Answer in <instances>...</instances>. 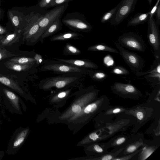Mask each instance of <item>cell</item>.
<instances>
[{
  "mask_svg": "<svg viewBox=\"0 0 160 160\" xmlns=\"http://www.w3.org/2000/svg\"><path fill=\"white\" fill-rule=\"evenodd\" d=\"M160 136H154L153 139H144L143 146L138 154L137 160H145L149 157L159 147Z\"/></svg>",
  "mask_w": 160,
  "mask_h": 160,
  "instance_id": "17",
  "label": "cell"
},
{
  "mask_svg": "<svg viewBox=\"0 0 160 160\" xmlns=\"http://www.w3.org/2000/svg\"><path fill=\"white\" fill-rule=\"evenodd\" d=\"M115 118L112 122L102 127L108 132L110 138L119 132L125 131L128 127L134 125L135 122L133 117L124 113Z\"/></svg>",
  "mask_w": 160,
  "mask_h": 160,
  "instance_id": "8",
  "label": "cell"
},
{
  "mask_svg": "<svg viewBox=\"0 0 160 160\" xmlns=\"http://www.w3.org/2000/svg\"><path fill=\"white\" fill-rule=\"evenodd\" d=\"M110 87L113 93L123 98L137 100L142 95L139 90L130 83L116 82Z\"/></svg>",
  "mask_w": 160,
  "mask_h": 160,
  "instance_id": "11",
  "label": "cell"
},
{
  "mask_svg": "<svg viewBox=\"0 0 160 160\" xmlns=\"http://www.w3.org/2000/svg\"><path fill=\"white\" fill-rule=\"evenodd\" d=\"M88 75L92 79L98 81H102L104 80L108 76L105 72L101 70H89Z\"/></svg>",
  "mask_w": 160,
  "mask_h": 160,
  "instance_id": "34",
  "label": "cell"
},
{
  "mask_svg": "<svg viewBox=\"0 0 160 160\" xmlns=\"http://www.w3.org/2000/svg\"><path fill=\"white\" fill-rule=\"evenodd\" d=\"M142 133L136 134L134 137L124 147L116 157L132 153L143 146L144 139Z\"/></svg>",
  "mask_w": 160,
  "mask_h": 160,
  "instance_id": "18",
  "label": "cell"
},
{
  "mask_svg": "<svg viewBox=\"0 0 160 160\" xmlns=\"http://www.w3.org/2000/svg\"><path fill=\"white\" fill-rule=\"evenodd\" d=\"M148 1L150 7L151 6V3L152 2V0H147Z\"/></svg>",
  "mask_w": 160,
  "mask_h": 160,
  "instance_id": "50",
  "label": "cell"
},
{
  "mask_svg": "<svg viewBox=\"0 0 160 160\" xmlns=\"http://www.w3.org/2000/svg\"><path fill=\"white\" fill-rule=\"evenodd\" d=\"M82 76L74 74H65L48 77L42 80L39 87L45 91H55L74 87L79 82Z\"/></svg>",
  "mask_w": 160,
  "mask_h": 160,
  "instance_id": "4",
  "label": "cell"
},
{
  "mask_svg": "<svg viewBox=\"0 0 160 160\" xmlns=\"http://www.w3.org/2000/svg\"><path fill=\"white\" fill-rule=\"evenodd\" d=\"M104 62L105 65L109 67L112 65L114 62V61L110 56L108 55L105 57L104 59Z\"/></svg>",
  "mask_w": 160,
  "mask_h": 160,
  "instance_id": "47",
  "label": "cell"
},
{
  "mask_svg": "<svg viewBox=\"0 0 160 160\" xmlns=\"http://www.w3.org/2000/svg\"><path fill=\"white\" fill-rule=\"evenodd\" d=\"M62 22L74 32H89L92 29V25L84 15L78 12L67 13L62 19Z\"/></svg>",
  "mask_w": 160,
  "mask_h": 160,
  "instance_id": "7",
  "label": "cell"
},
{
  "mask_svg": "<svg viewBox=\"0 0 160 160\" xmlns=\"http://www.w3.org/2000/svg\"><path fill=\"white\" fill-rule=\"evenodd\" d=\"M63 54L66 56L78 55L81 53V51L72 44L67 43L63 48Z\"/></svg>",
  "mask_w": 160,
  "mask_h": 160,
  "instance_id": "35",
  "label": "cell"
},
{
  "mask_svg": "<svg viewBox=\"0 0 160 160\" xmlns=\"http://www.w3.org/2000/svg\"><path fill=\"white\" fill-rule=\"evenodd\" d=\"M156 16V22L157 24L159 26L160 24V4L158 5V8L155 13Z\"/></svg>",
  "mask_w": 160,
  "mask_h": 160,
  "instance_id": "48",
  "label": "cell"
},
{
  "mask_svg": "<svg viewBox=\"0 0 160 160\" xmlns=\"http://www.w3.org/2000/svg\"><path fill=\"white\" fill-rule=\"evenodd\" d=\"M63 23L61 21V18H59L54 21L47 29L41 36L39 40L41 43L44 42V39L57 33L61 30Z\"/></svg>",
  "mask_w": 160,
  "mask_h": 160,
  "instance_id": "24",
  "label": "cell"
},
{
  "mask_svg": "<svg viewBox=\"0 0 160 160\" xmlns=\"http://www.w3.org/2000/svg\"><path fill=\"white\" fill-rule=\"evenodd\" d=\"M55 60L86 69H96L98 67L91 61L85 59H62L52 58Z\"/></svg>",
  "mask_w": 160,
  "mask_h": 160,
  "instance_id": "21",
  "label": "cell"
},
{
  "mask_svg": "<svg viewBox=\"0 0 160 160\" xmlns=\"http://www.w3.org/2000/svg\"><path fill=\"white\" fill-rule=\"evenodd\" d=\"M4 92L8 98L14 106L18 110L19 109V98L14 93L7 89H4Z\"/></svg>",
  "mask_w": 160,
  "mask_h": 160,
  "instance_id": "37",
  "label": "cell"
},
{
  "mask_svg": "<svg viewBox=\"0 0 160 160\" xmlns=\"http://www.w3.org/2000/svg\"><path fill=\"white\" fill-rule=\"evenodd\" d=\"M12 20L15 26H17L18 25L19 23V22L18 18L17 16H14L12 18Z\"/></svg>",
  "mask_w": 160,
  "mask_h": 160,
  "instance_id": "49",
  "label": "cell"
},
{
  "mask_svg": "<svg viewBox=\"0 0 160 160\" xmlns=\"http://www.w3.org/2000/svg\"><path fill=\"white\" fill-rule=\"evenodd\" d=\"M126 109L123 106L109 105L93 118L95 128H100L107 123H111L113 121L112 119L114 118L123 113Z\"/></svg>",
  "mask_w": 160,
  "mask_h": 160,
  "instance_id": "9",
  "label": "cell"
},
{
  "mask_svg": "<svg viewBox=\"0 0 160 160\" xmlns=\"http://www.w3.org/2000/svg\"><path fill=\"white\" fill-rule=\"evenodd\" d=\"M123 149V148H121L114 152L111 151L108 153L97 157H91L87 156L77 158L74 159L85 160H113V158L117 157Z\"/></svg>",
  "mask_w": 160,
  "mask_h": 160,
  "instance_id": "26",
  "label": "cell"
},
{
  "mask_svg": "<svg viewBox=\"0 0 160 160\" xmlns=\"http://www.w3.org/2000/svg\"><path fill=\"white\" fill-rule=\"evenodd\" d=\"M68 3L54 7L44 14L39 22V28L38 32L29 41L32 44L39 42L41 36L48 27L57 19L61 18L68 6Z\"/></svg>",
  "mask_w": 160,
  "mask_h": 160,
  "instance_id": "6",
  "label": "cell"
},
{
  "mask_svg": "<svg viewBox=\"0 0 160 160\" xmlns=\"http://www.w3.org/2000/svg\"><path fill=\"white\" fill-rule=\"evenodd\" d=\"M18 37L16 34H11L3 37L1 40V44L2 45L9 46L17 42Z\"/></svg>",
  "mask_w": 160,
  "mask_h": 160,
  "instance_id": "36",
  "label": "cell"
},
{
  "mask_svg": "<svg viewBox=\"0 0 160 160\" xmlns=\"http://www.w3.org/2000/svg\"><path fill=\"white\" fill-rule=\"evenodd\" d=\"M119 6L118 3L115 7L105 13L101 19V22L102 23H105L111 19Z\"/></svg>",
  "mask_w": 160,
  "mask_h": 160,
  "instance_id": "39",
  "label": "cell"
},
{
  "mask_svg": "<svg viewBox=\"0 0 160 160\" xmlns=\"http://www.w3.org/2000/svg\"><path fill=\"white\" fill-rule=\"evenodd\" d=\"M146 103L156 110L160 111V83L156 85Z\"/></svg>",
  "mask_w": 160,
  "mask_h": 160,
  "instance_id": "25",
  "label": "cell"
},
{
  "mask_svg": "<svg viewBox=\"0 0 160 160\" xmlns=\"http://www.w3.org/2000/svg\"><path fill=\"white\" fill-rule=\"evenodd\" d=\"M15 55L5 49H0V60Z\"/></svg>",
  "mask_w": 160,
  "mask_h": 160,
  "instance_id": "45",
  "label": "cell"
},
{
  "mask_svg": "<svg viewBox=\"0 0 160 160\" xmlns=\"http://www.w3.org/2000/svg\"><path fill=\"white\" fill-rule=\"evenodd\" d=\"M0 82L20 94L23 93L22 90L18 84L10 78L0 75Z\"/></svg>",
  "mask_w": 160,
  "mask_h": 160,
  "instance_id": "28",
  "label": "cell"
},
{
  "mask_svg": "<svg viewBox=\"0 0 160 160\" xmlns=\"http://www.w3.org/2000/svg\"><path fill=\"white\" fill-rule=\"evenodd\" d=\"M160 0H157L154 6L150 10L149 13V18H151L155 14L158 4L159 3Z\"/></svg>",
  "mask_w": 160,
  "mask_h": 160,
  "instance_id": "46",
  "label": "cell"
},
{
  "mask_svg": "<svg viewBox=\"0 0 160 160\" xmlns=\"http://www.w3.org/2000/svg\"><path fill=\"white\" fill-rule=\"evenodd\" d=\"M114 44L119 51V54L125 62L134 72L142 70L144 66V61L142 58L137 53L124 49L116 42Z\"/></svg>",
  "mask_w": 160,
  "mask_h": 160,
  "instance_id": "12",
  "label": "cell"
},
{
  "mask_svg": "<svg viewBox=\"0 0 160 160\" xmlns=\"http://www.w3.org/2000/svg\"><path fill=\"white\" fill-rule=\"evenodd\" d=\"M154 122L146 131L148 134H152L154 136L160 135V116L154 119Z\"/></svg>",
  "mask_w": 160,
  "mask_h": 160,
  "instance_id": "32",
  "label": "cell"
},
{
  "mask_svg": "<svg viewBox=\"0 0 160 160\" xmlns=\"http://www.w3.org/2000/svg\"><path fill=\"white\" fill-rule=\"evenodd\" d=\"M5 65L9 69L19 72L27 70L34 66L31 65L22 64L9 61L5 63Z\"/></svg>",
  "mask_w": 160,
  "mask_h": 160,
  "instance_id": "31",
  "label": "cell"
},
{
  "mask_svg": "<svg viewBox=\"0 0 160 160\" xmlns=\"http://www.w3.org/2000/svg\"><path fill=\"white\" fill-rule=\"evenodd\" d=\"M84 151L87 156L97 157L109 152L106 142H95L86 145Z\"/></svg>",
  "mask_w": 160,
  "mask_h": 160,
  "instance_id": "20",
  "label": "cell"
},
{
  "mask_svg": "<svg viewBox=\"0 0 160 160\" xmlns=\"http://www.w3.org/2000/svg\"><path fill=\"white\" fill-rule=\"evenodd\" d=\"M44 14L37 13L35 15L33 21L25 34L24 39L29 41L38 32L39 28V22Z\"/></svg>",
  "mask_w": 160,
  "mask_h": 160,
  "instance_id": "22",
  "label": "cell"
},
{
  "mask_svg": "<svg viewBox=\"0 0 160 160\" xmlns=\"http://www.w3.org/2000/svg\"><path fill=\"white\" fill-rule=\"evenodd\" d=\"M99 90L91 86L80 89L72 94L75 96L69 106L58 117V119L65 122L72 116L80 112L86 105L98 98Z\"/></svg>",
  "mask_w": 160,
  "mask_h": 160,
  "instance_id": "2",
  "label": "cell"
},
{
  "mask_svg": "<svg viewBox=\"0 0 160 160\" xmlns=\"http://www.w3.org/2000/svg\"><path fill=\"white\" fill-rule=\"evenodd\" d=\"M118 43L122 47L131 50L144 52L146 50L145 43L141 37L133 32L124 33L119 37Z\"/></svg>",
  "mask_w": 160,
  "mask_h": 160,
  "instance_id": "10",
  "label": "cell"
},
{
  "mask_svg": "<svg viewBox=\"0 0 160 160\" xmlns=\"http://www.w3.org/2000/svg\"><path fill=\"white\" fill-rule=\"evenodd\" d=\"M142 149V148L132 153L121 157H116L113 160H137L138 156Z\"/></svg>",
  "mask_w": 160,
  "mask_h": 160,
  "instance_id": "40",
  "label": "cell"
},
{
  "mask_svg": "<svg viewBox=\"0 0 160 160\" xmlns=\"http://www.w3.org/2000/svg\"><path fill=\"white\" fill-rule=\"evenodd\" d=\"M134 133H123L116 136L106 142L108 149L113 148L111 151L114 152L124 147L134 137Z\"/></svg>",
  "mask_w": 160,
  "mask_h": 160,
  "instance_id": "16",
  "label": "cell"
},
{
  "mask_svg": "<svg viewBox=\"0 0 160 160\" xmlns=\"http://www.w3.org/2000/svg\"><path fill=\"white\" fill-rule=\"evenodd\" d=\"M124 114L131 115L135 119L131 132L135 133L147 122L160 116L158 111L146 102L126 108Z\"/></svg>",
  "mask_w": 160,
  "mask_h": 160,
  "instance_id": "3",
  "label": "cell"
},
{
  "mask_svg": "<svg viewBox=\"0 0 160 160\" xmlns=\"http://www.w3.org/2000/svg\"><path fill=\"white\" fill-rule=\"evenodd\" d=\"M89 51H105L112 53H119L116 49L104 43L97 44L89 47L87 49Z\"/></svg>",
  "mask_w": 160,
  "mask_h": 160,
  "instance_id": "29",
  "label": "cell"
},
{
  "mask_svg": "<svg viewBox=\"0 0 160 160\" xmlns=\"http://www.w3.org/2000/svg\"><path fill=\"white\" fill-rule=\"evenodd\" d=\"M29 128H27L22 131L18 135L13 142V146L17 148L22 144L28 135Z\"/></svg>",
  "mask_w": 160,
  "mask_h": 160,
  "instance_id": "38",
  "label": "cell"
},
{
  "mask_svg": "<svg viewBox=\"0 0 160 160\" xmlns=\"http://www.w3.org/2000/svg\"><path fill=\"white\" fill-rule=\"evenodd\" d=\"M83 37V35L76 32L69 31L54 35L49 39L52 42L63 41L79 39Z\"/></svg>",
  "mask_w": 160,
  "mask_h": 160,
  "instance_id": "23",
  "label": "cell"
},
{
  "mask_svg": "<svg viewBox=\"0 0 160 160\" xmlns=\"http://www.w3.org/2000/svg\"><path fill=\"white\" fill-rule=\"evenodd\" d=\"M149 18V12L145 13H138L129 20L128 26H135L143 23L147 21Z\"/></svg>",
  "mask_w": 160,
  "mask_h": 160,
  "instance_id": "27",
  "label": "cell"
},
{
  "mask_svg": "<svg viewBox=\"0 0 160 160\" xmlns=\"http://www.w3.org/2000/svg\"><path fill=\"white\" fill-rule=\"evenodd\" d=\"M3 37V36H0V40H1Z\"/></svg>",
  "mask_w": 160,
  "mask_h": 160,
  "instance_id": "51",
  "label": "cell"
},
{
  "mask_svg": "<svg viewBox=\"0 0 160 160\" xmlns=\"http://www.w3.org/2000/svg\"><path fill=\"white\" fill-rule=\"evenodd\" d=\"M110 103L108 98L102 95L86 105L80 112L73 115L65 122L71 129L77 131L104 110Z\"/></svg>",
  "mask_w": 160,
  "mask_h": 160,
  "instance_id": "1",
  "label": "cell"
},
{
  "mask_svg": "<svg viewBox=\"0 0 160 160\" xmlns=\"http://www.w3.org/2000/svg\"><path fill=\"white\" fill-rule=\"evenodd\" d=\"M40 70L42 71H51L58 74L81 76L88 75L89 70L56 60H44Z\"/></svg>",
  "mask_w": 160,
  "mask_h": 160,
  "instance_id": "5",
  "label": "cell"
},
{
  "mask_svg": "<svg viewBox=\"0 0 160 160\" xmlns=\"http://www.w3.org/2000/svg\"><path fill=\"white\" fill-rule=\"evenodd\" d=\"M73 0H52L49 6V8L57 7Z\"/></svg>",
  "mask_w": 160,
  "mask_h": 160,
  "instance_id": "44",
  "label": "cell"
},
{
  "mask_svg": "<svg viewBox=\"0 0 160 160\" xmlns=\"http://www.w3.org/2000/svg\"><path fill=\"white\" fill-rule=\"evenodd\" d=\"M52 0H40L38 6L41 10H45L49 8V6Z\"/></svg>",
  "mask_w": 160,
  "mask_h": 160,
  "instance_id": "43",
  "label": "cell"
},
{
  "mask_svg": "<svg viewBox=\"0 0 160 160\" xmlns=\"http://www.w3.org/2000/svg\"><path fill=\"white\" fill-rule=\"evenodd\" d=\"M156 72L160 73V58H156L150 69L145 72H136L135 74L136 76H139Z\"/></svg>",
  "mask_w": 160,
  "mask_h": 160,
  "instance_id": "30",
  "label": "cell"
},
{
  "mask_svg": "<svg viewBox=\"0 0 160 160\" xmlns=\"http://www.w3.org/2000/svg\"><path fill=\"white\" fill-rule=\"evenodd\" d=\"M111 72L113 74L119 75H127L130 73L126 68L120 66L113 67Z\"/></svg>",
  "mask_w": 160,
  "mask_h": 160,
  "instance_id": "41",
  "label": "cell"
},
{
  "mask_svg": "<svg viewBox=\"0 0 160 160\" xmlns=\"http://www.w3.org/2000/svg\"><path fill=\"white\" fill-rule=\"evenodd\" d=\"M109 134L102 127L95 128L80 141L77 146H84L88 144L100 142L109 138Z\"/></svg>",
  "mask_w": 160,
  "mask_h": 160,
  "instance_id": "15",
  "label": "cell"
},
{
  "mask_svg": "<svg viewBox=\"0 0 160 160\" xmlns=\"http://www.w3.org/2000/svg\"><path fill=\"white\" fill-rule=\"evenodd\" d=\"M144 76V78L150 82L157 84L160 83V73H153Z\"/></svg>",
  "mask_w": 160,
  "mask_h": 160,
  "instance_id": "42",
  "label": "cell"
},
{
  "mask_svg": "<svg viewBox=\"0 0 160 160\" xmlns=\"http://www.w3.org/2000/svg\"><path fill=\"white\" fill-rule=\"evenodd\" d=\"M72 87L54 91L49 99L50 104L56 106H61L69 97L72 96L73 88Z\"/></svg>",
  "mask_w": 160,
  "mask_h": 160,
  "instance_id": "19",
  "label": "cell"
},
{
  "mask_svg": "<svg viewBox=\"0 0 160 160\" xmlns=\"http://www.w3.org/2000/svg\"><path fill=\"white\" fill-rule=\"evenodd\" d=\"M148 21L147 37L149 44L154 51L155 58H160V45L158 25L153 17Z\"/></svg>",
  "mask_w": 160,
  "mask_h": 160,
  "instance_id": "14",
  "label": "cell"
},
{
  "mask_svg": "<svg viewBox=\"0 0 160 160\" xmlns=\"http://www.w3.org/2000/svg\"><path fill=\"white\" fill-rule=\"evenodd\" d=\"M138 0H121L116 12L110 20L111 24L118 25L134 10Z\"/></svg>",
  "mask_w": 160,
  "mask_h": 160,
  "instance_id": "13",
  "label": "cell"
},
{
  "mask_svg": "<svg viewBox=\"0 0 160 160\" xmlns=\"http://www.w3.org/2000/svg\"><path fill=\"white\" fill-rule=\"evenodd\" d=\"M8 61L24 65H34L39 64L37 60L34 58L19 57L12 58Z\"/></svg>",
  "mask_w": 160,
  "mask_h": 160,
  "instance_id": "33",
  "label": "cell"
}]
</instances>
